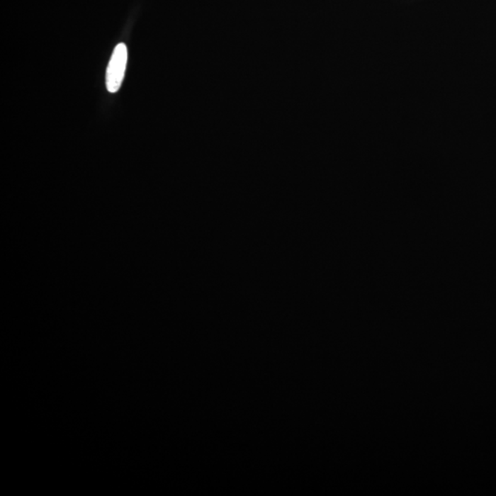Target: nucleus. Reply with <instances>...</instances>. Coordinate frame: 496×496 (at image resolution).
<instances>
[{"instance_id":"f257e3e1","label":"nucleus","mask_w":496,"mask_h":496,"mask_svg":"<svg viewBox=\"0 0 496 496\" xmlns=\"http://www.w3.org/2000/svg\"><path fill=\"white\" fill-rule=\"evenodd\" d=\"M128 52L124 43H119L114 49L106 72V86L108 92L115 93L122 86L125 74Z\"/></svg>"}]
</instances>
